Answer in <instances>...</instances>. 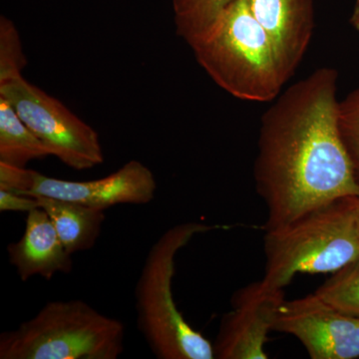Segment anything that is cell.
I'll return each mask as SVG.
<instances>
[{"label": "cell", "instance_id": "obj_1", "mask_svg": "<svg viewBox=\"0 0 359 359\" xmlns=\"http://www.w3.org/2000/svg\"><path fill=\"white\" fill-rule=\"evenodd\" d=\"M337 77L334 68H318L278 96L262 117L254 176L268 212L266 231L359 197L340 136Z\"/></svg>", "mask_w": 359, "mask_h": 359}, {"label": "cell", "instance_id": "obj_2", "mask_svg": "<svg viewBox=\"0 0 359 359\" xmlns=\"http://www.w3.org/2000/svg\"><path fill=\"white\" fill-rule=\"evenodd\" d=\"M218 226L196 222L168 229L149 250L135 290L137 327L159 359H212L214 346L189 325L173 297L176 256L195 236Z\"/></svg>", "mask_w": 359, "mask_h": 359}, {"label": "cell", "instance_id": "obj_3", "mask_svg": "<svg viewBox=\"0 0 359 359\" xmlns=\"http://www.w3.org/2000/svg\"><path fill=\"white\" fill-rule=\"evenodd\" d=\"M191 47L215 83L240 100L271 102L285 83L271 39L245 0H235Z\"/></svg>", "mask_w": 359, "mask_h": 359}, {"label": "cell", "instance_id": "obj_4", "mask_svg": "<svg viewBox=\"0 0 359 359\" xmlns=\"http://www.w3.org/2000/svg\"><path fill=\"white\" fill-rule=\"evenodd\" d=\"M266 231L262 282L271 289H285L299 273H337L359 257L353 197L335 201L287 226Z\"/></svg>", "mask_w": 359, "mask_h": 359}, {"label": "cell", "instance_id": "obj_5", "mask_svg": "<svg viewBox=\"0 0 359 359\" xmlns=\"http://www.w3.org/2000/svg\"><path fill=\"white\" fill-rule=\"evenodd\" d=\"M122 321L81 299L45 304L36 316L0 335L1 359H117L125 349Z\"/></svg>", "mask_w": 359, "mask_h": 359}, {"label": "cell", "instance_id": "obj_6", "mask_svg": "<svg viewBox=\"0 0 359 359\" xmlns=\"http://www.w3.org/2000/svg\"><path fill=\"white\" fill-rule=\"evenodd\" d=\"M0 96L11 104L49 154L66 166L83 171L104 162L95 130L22 75L0 82Z\"/></svg>", "mask_w": 359, "mask_h": 359}, {"label": "cell", "instance_id": "obj_7", "mask_svg": "<svg viewBox=\"0 0 359 359\" xmlns=\"http://www.w3.org/2000/svg\"><path fill=\"white\" fill-rule=\"evenodd\" d=\"M273 330L294 335L313 359L359 358V316L341 313L314 292L283 302Z\"/></svg>", "mask_w": 359, "mask_h": 359}, {"label": "cell", "instance_id": "obj_8", "mask_svg": "<svg viewBox=\"0 0 359 359\" xmlns=\"http://www.w3.org/2000/svg\"><path fill=\"white\" fill-rule=\"evenodd\" d=\"M285 301L283 290L271 289L262 280L238 290L212 344L215 358H268L264 344Z\"/></svg>", "mask_w": 359, "mask_h": 359}, {"label": "cell", "instance_id": "obj_9", "mask_svg": "<svg viewBox=\"0 0 359 359\" xmlns=\"http://www.w3.org/2000/svg\"><path fill=\"white\" fill-rule=\"evenodd\" d=\"M157 181L147 166L129 161L118 171L90 181H67L35 171L26 196L69 201L97 210L118 205H146L154 200Z\"/></svg>", "mask_w": 359, "mask_h": 359}, {"label": "cell", "instance_id": "obj_10", "mask_svg": "<svg viewBox=\"0 0 359 359\" xmlns=\"http://www.w3.org/2000/svg\"><path fill=\"white\" fill-rule=\"evenodd\" d=\"M266 32L287 82L308 50L314 27L313 0H245Z\"/></svg>", "mask_w": 359, "mask_h": 359}, {"label": "cell", "instance_id": "obj_11", "mask_svg": "<svg viewBox=\"0 0 359 359\" xmlns=\"http://www.w3.org/2000/svg\"><path fill=\"white\" fill-rule=\"evenodd\" d=\"M9 263L22 282L33 276L49 280L56 273L72 271V255L66 250L47 212L41 208L27 212L25 230L7 248Z\"/></svg>", "mask_w": 359, "mask_h": 359}, {"label": "cell", "instance_id": "obj_12", "mask_svg": "<svg viewBox=\"0 0 359 359\" xmlns=\"http://www.w3.org/2000/svg\"><path fill=\"white\" fill-rule=\"evenodd\" d=\"M36 198L70 255L86 252L95 245L105 221V211L69 201Z\"/></svg>", "mask_w": 359, "mask_h": 359}, {"label": "cell", "instance_id": "obj_13", "mask_svg": "<svg viewBox=\"0 0 359 359\" xmlns=\"http://www.w3.org/2000/svg\"><path fill=\"white\" fill-rule=\"evenodd\" d=\"M50 156L42 142L0 96V162L25 168L32 160Z\"/></svg>", "mask_w": 359, "mask_h": 359}, {"label": "cell", "instance_id": "obj_14", "mask_svg": "<svg viewBox=\"0 0 359 359\" xmlns=\"http://www.w3.org/2000/svg\"><path fill=\"white\" fill-rule=\"evenodd\" d=\"M235 0H173L177 34L192 45L209 32Z\"/></svg>", "mask_w": 359, "mask_h": 359}, {"label": "cell", "instance_id": "obj_15", "mask_svg": "<svg viewBox=\"0 0 359 359\" xmlns=\"http://www.w3.org/2000/svg\"><path fill=\"white\" fill-rule=\"evenodd\" d=\"M314 294L341 313L359 316V257L334 273Z\"/></svg>", "mask_w": 359, "mask_h": 359}, {"label": "cell", "instance_id": "obj_16", "mask_svg": "<svg viewBox=\"0 0 359 359\" xmlns=\"http://www.w3.org/2000/svg\"><path fill=\"white\" fill-rule=\"evenodd\" d=\"M27 65L20 33L13 21L0 18V82L21 76Z\"/></svg>", "mask_w": 359, "mask_h": 359}, {"label": "cell", "instance_id": "obj_17", "mask_svg": "<svg viewBox=\"0 0 359 359\" xmlns=\"http://www.w3.org/2000/svg\"><path fill=\"white\" fill-rule=\"evenodd\" d=\"M339 126L359 184V87L339 102Z\"/></svg>", "mask_w": 359, "mask_h": 359}, {"label": "cell", "instance_id": "obj_18", "mask_svg": "<svg viewBox=\"0 0 359 359\" xmlns=\"http://www.w3.org/2000/svg\"><path fill=\"white\" fill-rule=\"evenodd\" d=\"M34 172V170L0 162V190L27 195L32 188Z\"/></svg>", "mask_w": 359, "mask_h": 359}, {"label": "cell", "instance_id": "obj_19", "mask_svg": "<svg viewBox=\"0 0 359 359\" xmlns=\"http://www.w3.org/2000/svg\"><path fill=\"white\" fill-rule=\"evenodd\" d=\"M39 208L36 197L0 190V211L29 212Z\"/></svg>", "mask_w": 359, "mask_h": 359}, {"label": "cell", "instance_id": "obj_20", "mask_svg": "<svg viewBox=\"0 0 359 359\" xmlns=\"http://www.w3.org/2000/svg\"><path fill=\"white\" fill-rule=\"evenodd\" d=\"M351 21L354 27L359 30V0H355V6H354Z\"/></svg>", "mask_w": 359, "mask_h": 359}, {"label": "cell", "instance_id": "obj_21", "mask_svg": "<svg viewBox=\"0 0 359 359\" xmlns=\"http://www.w3.org/2000/svg\"><path fill=\"white\" fill-rule=\"evenodd\" d=\"M354 210H355L356 219L359 226V197H353Z\"/></svg>", "mask_w": 359, "mask_h": 359}]
</instances>
